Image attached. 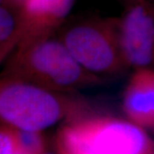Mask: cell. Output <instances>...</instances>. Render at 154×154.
Wrapping results in <instances>:
<instances>
[{"label": "cell", "instance_id": "cell-5", "mask_svg": "<svg viewBox=\"0 0 154 154\" xmlns=\"http://www.w3.org/2000/svg\"><path fill=\"white\" fill-rule=\"evenodd\" d=\"M118 42L127 67L146 68L154 62V18L141 5L116 20Z\"/></svg>", "mask_w": 154, "mask_h": 154}, {"label": "cell", "instance_id": "cell-12", "mask_svg": "<svg viewBox=\"0 0 154 154\" xmlns=\"http://www.w3.org/2000/svg\"><path fill=\"white\" fill-rule=\"evenodd\" d=\"M42 154H57V152H56L55 151H54V152H51V151H49V150L46 149Z\"/></svg>", "mask_w": 154, "mask_h": 154}, {"label": "cell", "instance_id": "cell-2", "mask_svg": "<svg viewBox=\"0 0 154 154\" xmlns=\"http://www.w3.org/2000/svg\"><path fill=\"white\" fill-rule=\"evenodd\" d=\"M54 146L57 154H154V141L143 128L95 112L64 122Z\"/></svg>", "mask_w": 154, "mask_h": 154}, {"label": "cell", "instance_id": "cell-13", "mask_svg": "<svg viewBox=\"0 0 154 154\" xmlns=\"http://www.w3.org/2000/svg\"><path fill=\"white\" fill-rule=\"evenodd\" d=\"M1 1H2V0H0V3H1Z\"/></svg>", "mask_w": 154, "mask_h": 154}, {"label": "cell", "instance_id": "cell-1", "mask_svg": "<svg viewBox=\"0 0 154 154\" xmlns=\"http://www.w3.org/2000/svg\"><path fill=\"white\" fill-rule=\"evenodd\" d=\"M94 112L86 100L9 76L0 80V121L22 130L43 131Z\"/></svg>", "mask_w": 154, "mask_h": 154}, {"label": "cell", "instance_id": "cell-9", "mask_svg": "<svg viewBox=\"0 0 154 154\" xmlns=\"http://www.w3.org/2000/svg\"><path fill=\"white\" fill-rule=\"evenodd\" d=\"M19 142L28 154H42L46 150V142L42 131L17 128Z\"/></svg>", "mask_w": 154, "mask_h": 154}, {"label": "cell", "instance_id": "cell-11", "mask_svg": "<svg viewBox=\"0 0 154 154\" xmlns=\"http://www.w3.org/2000/svg\"><path fill=\"white\" fill-rule=\"evenodd\" d=\"M15 45H17L13 44V43L0 44V62L3 60V58L15 47Z\"/></svg>", "mask_w": 154, "mask_h": 154}, {"label": "cell", "instance_id": "cell-7", "mask_svg": "<svg viewBox=\"0 0 154 154\" xmlns=\"http://www.w3.org/2000/svg\"><path fill=\"white\" fill-rule=\"evenodd\" d=\"M122 107L128 120L154 129V70L136 69L125 87Z\"/></svg>", "mask_w": 154, "mask_h": 154}, {"label": "cell", "instance_id": "cell-10", "mask_svg": "<svg viewBox=\"0 0 154 154\" xmlns=\"http://www.w3.org/2000/svg\"><path fill=\"white\" fill-rule=\"evenodd\" d=\"M0 154H28L19 142L17 128L5 123L0 125Z\"/></svg>", "mask_w": 154, "mask_h": 154}, {"label": "cell", "instance_id": "cell-3", "mask_svg": "<svg viewBox=\"0 0 154 154\" xmlns=\"http://www.w3.org/2000/svg\"><path fill=\"white\" fill-rule=\"evenodd\" d=\"M18 45L10 65L11 76L66 94L102 82L75 60L61 38L51 34L22 41Z\"/></svg>", "mask_w": 154, "mask_h": 154}, {"label": "cell", "instance_id": "cell-4", "mask_svg": "<svg viewBox=\"0 0 154 154\" xmlns=\"http://www.w3.org/2000/svg\"><path fill=\"white\" fill-rule=\"evenodd\" d=\"M60 38L75 60L97 76L116 75L128 68L118 42L116 21L77 23Z\"/></svg>", "mask_w": 154, "mask_h": 154}, {"label": "cell", "instance_id": "cell-8", "mask_svg": "<svg viewBox=\"0 0 154 154\" xmlns=\"http://www.w3.org/2000/svg\"><path fill=\"white\" fill-rule=\"evenodd\" d=\"M21 41L20 25L15 17L5 9L0 7V44L13 43L19 45Z\"/></svg>", "mask_w": 154, "mask_h": 154}, {"label": "cell", "instance_id": "cell-6", "mask_svg": "<svg viewBox=\"0 0 154 154\" xmlns=\"http://www.w3.org/2000/svg\"><path fill=\"white\" fill-rule=\"evenodd\" d=\"M75 0H26L23 17L19 22L20 43L51 35L66 18Z\"/></svg>", "mask_w": 154, "mask_h": 154}]
</instances>
